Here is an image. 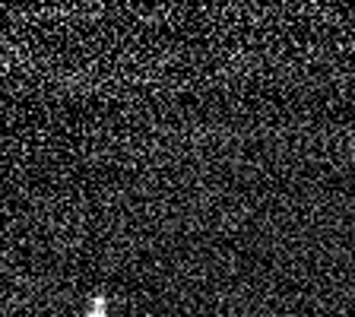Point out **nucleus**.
Wrapping results in <instances>:
<instances>
[{"mask_svg": "<svg viewBox=\"0 0 355 317\" xmlns=\"http://www.w3.org/2000/svg\"><path fill=\"white\" fill-rule=\"evenodd\" d=\"M89 317H108V298H105V295H92V305H89Z\"/></svg>", "mask_w": 355, "mask_h": 317, "instance_id": "nucleus-1", "label": "nucleus"}]
</instances>
